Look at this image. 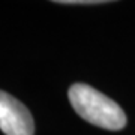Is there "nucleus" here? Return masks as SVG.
<instances>
[{"mask_svg": "<svg viewBox=\"0 0 135 135\" xmlns=\"http://www.w3.org/2000/svg\"><path fill=\"white\" fill-rule=\"evenodd\" d=\"M68 96L72 108L86 122L110 131L125 128L126 116L119 104L92 86L77 83L71 86Z\"/></svg>", "mask_w": 135, "mask_h": 135, "instance_id": "f257e3e1", "label": "nucleus"}, {"mask_svg": "<svg viewBox=\"0 0 135 135\" xmlns=\"http://www.w3.org/2000/svg\"><path fill=\"white\" fill-rule=\"evenodd\" d=\"M0 129L6 135H33L35 123L30 111L18 99L0 90Z\"/></svg>", "mask_w": 135, "mask_h": 135, "instance_id": "f03ea898", "label": "nucleus"}]
</instances>
